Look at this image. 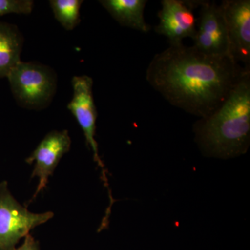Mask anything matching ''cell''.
Segmentation results:
<instances>
[{
	"label": "cell",
	"mask_w": 250,
	"mask_h": 250,
	"mask_svg": "<svg viewBox=\"0 0 250 250\" xmlns=\"http://www.w3.org/2000/svg\"><path fill=\"white\" fill-rule=\"evenodd\" d=\"M243 67L231 57H214L181 44L153 57L146 80L170 104L200 118L224 103Z\"/></svg>",
	"instance_id": "6da1fadb"
},
{
	"label": "cell",
	"mask_w": 250,
	"mask_h": 250,
	"mask_svg": "<svg viewBox=\"0 0 250 250\" xmlns=\"http://www.w3.org/2000/svg\"><path fill=\"white\" fill-rule=\"evenodd\" d=\"M24 37L16 24L0 22V79L21 62Z\"/></svg>",
	"instance_id": "8fae6325"
},
{
	"label": "cell",
	"mask_w": 250,
	"mask_h": 250,
	"mask_svg": "<svg viewBox=\"0 0 250 250\" xmlns=\"http://www.w3.org/2000/svg\"><path fill=\"white\" fill-rule=\"evenodd\" d=\"M226 23L230 54L243 67H250V1L225 0L220 4Z\"/></svg>",
	"instance_id": "52a82bcc"
},
{
	"label": "cell",
	"mask_w": 250,
	"mask_h": 250,
	"mask_svg": "<svg viewBox=\"0 0 250 250\" xmlns=\"http://www.w3.org/2000/svg\"><path fill=\"white\" fill-rule=\"evenodd\" d=\"M34 5L32 0H0V17L13 14H30Z\"/></svg>",
	"instance_id": "4fadbf2b"
},
{
	"label": "cell",
	"mask_w": 250,
	"mask_h": 250,
	"mask_svg": "<svg viewBox=\"0 0 250 250\" xmlns=\"http://www.w3.org/2000/svg\"><path fill=\"white\" fill-rule=\"evenodd\" d=\"M52 212L33 213L10 193L6 182L0 184V250H13L31 229L47 223Z\"/></svg>",
	"instance_id": "277c9868"
},
{
	"label": "cell",
	"mask_w": 250,
	"mask_h": 250,
	"mask_svg": "<svg viewBox=\"0 0 250 250\" xmlns=\"http://www.w3.org/2000/svg\"><path fill=\"white\" fill-rule=\"evenodd\" d=\"M200 23L192 39L193 47L207 55L231 57L221 6L210 1H200Z\"/></svg>",
	"instance_id": "8992f818"
},
{
	"label": "cell",
	"mask_w": 250,
	"mask_h": 250,
	"mask_svg": "<svg viewBox=\"0 0 250 250\" xmlns=\"http://www.w3.org/2000/svg\"><path fill=\"white\" fill-rule=\"evenodd\" d=\"M99 2L123 27L143 33L150 30L144 18L146 0H100Z\"/></svg>",
	"instance_id": "30bf717a"
},
{
	"label": "cell",
	"mask_w": 250,
	"mask_h": 250,
	"mask_svg": "<svg viewBox=\"0 0 250 250\" xmlns=\"http://www.w3.org/2000/svg\"><path fill=\"white\" fill-rule=\"evenodd\" d=\"M192 1L163 0L158 14L156 32L166 36L170 45H181L184 39H193L196 34V19L192 13Z\"/></svg>",
	"instance_id": "9c48e42d"
},
{
	"label": "cell",
	"mask_w": 250,
	"mask_h": 250,
	"mask_svg": "<svg viewBox=\"0 0 250 250\" xmlns=\"http://www.w3.org/2000/svg\"><path fill=\"white\" fill-rule=\"evenodd\" d=\"M72 85L73 95L67 104V109L71 112L83 131L87 146L93 152L94 161L101 168L102 178L105 187L107 188L110 200L112 201L111 204H113L106 175L107 171L99 154L98 144L95 140L98 112L94 102L93 79L88 75L74 76L72 79Z\"/></svg>",
	"instance_id": "5b68a950"
},
{
	"label": "cell",
	"mask_w": 250,
	"mask_h": 250,
	"mask_svg": "<svg viewBox=\"0 0 250 250\" xmlns=\"http://www.w3.org/2000/svg\"><path fill=\"white\" fill-rule=\"evenodd\" d=\"M195 141L205 155L228 159L248 152L250 143V67H243L224 103L194 125Z\"/></svg>",
	"instance_id": "7a4b0ae2"
},
{
	"label": "cell",
	"mask_w": 250,
	"mask_h": 250,
	"mask_svg": "<svg viewBox=\"0 0 250 250\" xmlns=\"http://www.w3.org/2000/svg\"><path fill=\"white\" fill-rule=\"evenodd\" d=\"M49 2L54 17L65 30L72 31L79 25L83 0H50Z\"/></svg>",
	"instance_id": "7c38bea8"
},
{
	"label": "cell",
	"mask_w": 250,
	"mask_h": 250,
	"mask_svg": "<svg viewBox=\"0 0 250 250\" xmlns=\"http://www.w3.org/2000/svg\"><path fill=\"white\" fill-rule=\"evenodd\" d=\"M13 250H39V243L30 234H28L25 236L22 246Z\"/></svg>",
	"instance_id": "5bb4252c"
},
{
	"label": "cell",
	"mask_w": 250,
	"mask_h": 250,
	"mask_svg": "<svg viewBox=\"0 0 250 250\" xmlns=\"http://www.w3.org/2000/svg\"><path fill=\"white\" fill-rule=\"evenodd\" d=\"M6 78L16 103L25 109H45L57 93V73L40 62L21 61Z\"/></svg>",
	"instance_id": "3957f363"
},
{
	"label": "cell",
	"mask_w": 250,
	"mask_h": 250,
	"mask_svg": "<svg viewBox=\"0 0 250 250\" xmlns=\"http://www.w3.org/2000/svg\"><path fill=\"white\" fill-rule=\"evenodd\" d=\"M71 139L67 130L52 131L41 141L26 162L32 164L35 162L31 177H38L39 183L32 200L47 187L49 177L53 174L59 161L64 154L70 150Z\"/></svg>",
	"instance_id": "ba28073f"
}]
</instances>
